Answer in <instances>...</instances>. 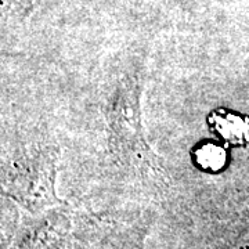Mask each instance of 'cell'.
<instances>
[{
    "instance_id": "cell-1",
    "label": "cell",
    "mask_w": 249,
    "mask_h": 249,
    "mask_svg": "<svg viewBox=\"0 0 249 249\" xmlns=\"http://www.w3.org/2000/svg\"><path fill=\"white\" fill-rule=\"evenodd\" d=\"M142 67H124L108 73L103 91L107 148L118 170L142 188H168L165 162L148 144L142 115L144 89Z\"/></svg>"
},
{
    "instance_id": "cell-2",
    "label": "cell",
    "mask_w": 249,
    "mask_h": 249,
    "mask_svg": "<svg viewBox=\"0 0 249 249\" xmlns=\"http://www.w3.org/2000/svg\"><path fill=\"white\" fill-rule=\"evenodd\" d=\"M58 152L57 142L42 134L10 145L1 166V184L6 194L32 209L57 204L54 181Z\"/></svg>"
},
{
    "instance_id": "cell-3",
    "label": "cell",
    "mask_w": 249,
    "mask_h": 249,
    "mask_svg": "<svg viewBox=\"0 0 249 249\" xmlns=\"http://www.w3.org/2000/svg\"><path fill=\"white\" fill-rule=\"evenodd\" d=\"M212 122L214 124V129H217L219 133L229 142H241L244 136L247 134V124H244L238 116H234L231 114L214 115Z\"/></svg>"
},
{
    "instance_id": "cell-4",
    "label": "cell",
    "mask_w": 249,
    "mask_h": 249,
    "mask_svg": "<svg viewBox=\"0 0 249 249\" xmlns=\"http://www.w3.org/2000/svg\"><path fill=\"white\" fill-rule=\"evenodd\" d=\"M196 160L205 169L219 170L220 168H223V163L226 160V152L217 145L208 144L198 151Z\"/></svg>"
}]
</instances>
